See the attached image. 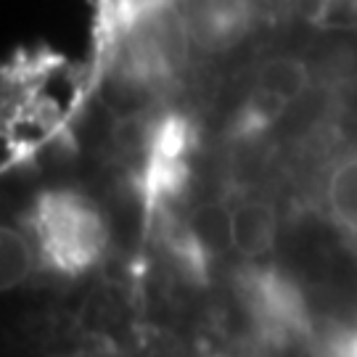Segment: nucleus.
Listing matches in <instances>:
<instances>
[{
  "label": "nucleus",
  "instance_id": "1",
  "mask_svg": "<svg viewBox=\"0 0 357 357\" xmlns=\"http://www.w3.org/2000/svg\"><path fill=\"white\" fill-rule=\"evenodd\" d=\"M32 241L45 265L64 275H82L101 265L109 249V225L98 204L72 188L38 196L29 215Z\"/></svg>",
  "mask_w": 357,
  "mask_h": 357
},
{
  "label": "nucleus",
  "instance_id": "2",
  "mask_svg": "<svg viewBox=\"0 0 357 357\" xmlns=\"http://www.w3.org/2000/svg\"><path fill=\"white\" fill-rule=\"evenodd\" d=\"M238 296L257 333L270 344H289L307 331V296L289 273L252 262L241 270Z\"/></svg>",
  "mask_w": 357,
  "mask_h": 357
},
{
  "label": "nucleus",
  "instance_id": "3",
  "mask_svg": "<svg viewBox=\"0 0 357 357\" xmlns=\"http://www.w3.org/2000/svg\"><path fill=\"white\" fill-rule=\"evenodd\" d=\"M230 249L257 262L278 241V217L265 199H243L228 209Z\"/></svg>",
  "mask_w": 357,
  "mask_h": 357
},
{
  "label": "nucleus",
  "instance_id": "4",
  "mask_svg": "<svg viewBox=\"0 0 357 357\" xmlns=\"http://www.w3.org/2000/svg\"><path fill=\"white\" fill-rule=\"evenodd\" d=\"M323 196L333 225L357 241V149L342 153L331 165Z\"/></svg>",
  "mask_w": 357,
  "mask_h": 357
},
{
  "label": "nucleus",
  "instance_id": "5",
  "mask_svg": "<svg viewBox=\"0 0 357 357\" xmlns=\"http://www.w3.org/2000/svg\"><path fill=\"white\" fill-rule=\"evenodd\" d=\"M35 252H38L35 241H29L22 230L3 228V236H0V283H3V291H11L29 278L32 265H35Z\"/></svg>",
  "mask_w": 357,
  "mask_h": 357
},
{
  "label": "nucleus",
  "instance_id": "6",
  "mask_svg": "<svg viewBox=\"0 0 357 357\" xmlns=\"http://www.w3.org/2000/svg\"><path fill=\"white\" fill-rule=\"evenodd\" d=\"M344 357H357V333H352L344 344Z\"/></svg>",
  "mask_w": 357,
  "mask_h": 357
},
{
  "label": "nucleus",
  "instance_id": "7",
  "mask_svg": "<svg viewBox=\"0 0 357 357\" xmlns=\"http://www.w3.org/2000/svg\"><path fill=\"white\" fill-rule=\"evenodd\" d=\"M209 357H222V355H209Z\"/></svg>",
  "mask_w": 357,
  "mask_h": 357
}]
</instances>
